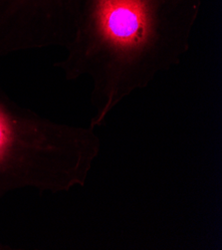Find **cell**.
Returning a JSON list of instances; mask_svg holds the SVG:
<instances>
[{
	"instance_id": "7a4b0ae2",
	"label": "cell",
	"mask_w": 222,
	"mask_h": 250,
	"mask_svg": "<svg viewBox=\"0 0 222 250\" xmlns=\"http://www.w3.org/2000/svg\"><path fill=\"white\" fill-rule=\"evenodd\" d=\"M101 147L96 129L45 118L0 85V201L23 188L42 194L84 187Z\"/></svg>"
},
{
	"instance_id": "3957f363",
	"label": "cell",
	"mask_w": 222,
	"mask_h": 250,
	"mask_svg": "<svg viewBox=\"0 0 222 250\" xmlns=\"http://www.w3.org/2000/svg\"><path fill=\"white\" fill-rule=\"evenodd\" d=\"M84 0H0V59L61 47L75 36Z\"/></svg>"
},
{
	"instance_id": "6da1fadb",
	"label": "cell",
	"mask_w": 222,
	"mask_h": 250,
	"mask_svg": "<svg viewBox=\"0 0 222 250\" xmlns=\"http://www.w3.org/2000/svg\"><path fill=\"white\" fill-rule=\"evenodd\" d=\"M202 0H84L66 56L54 63L67 81L92 82L89 126H105L113 111L190 48Z\"/></svg>"
},
{
	"instance_id": "277c9868",
	"label": "cell",
	"mask_w": 222,
	"mask_h": 250,
	"mask_svg": "<svg viewBox=\"0 0 222 250\" xmlns=\"http://www.w3.org/2000/svg\"><path fill=\"white\" fill-rule=\"evenodd\" d=\"M6 250V249H10L7 245H4L3 243H1V242H0V250Z\"/></svg>"
}]
</instances>
